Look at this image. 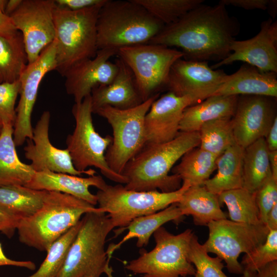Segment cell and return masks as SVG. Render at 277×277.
<instances>
[{"instance_id":"cell-1","label":"cell","mask_w":277,"mask_h":277,"mask_svg":"<svg viewBox=\"0 0 277 277\" xmlns=\"http://www.w3.org/2000/svg\"><path fill=\"white\" fill-rule=\"evenodd\" d=\"M226 7L203 3L165 25L148 44L180 48L187 60L221 61L231 54V43L240 30L238 19Z\"/></svg>"},{"instance_id":"cell-2","label":"cell","mask_w":277,"mask_h":277,"mask_svg":"<svg viewBox=\"0 0 277 277\" xmlns=\"http://www.w3.org/2000/svg\"><path fill=\"white\" fill-rule=\"evenodd\" d=\"M199 131L180 132L172 140L146 144L126 165L122 175L127 180L126 189L137 191L158 190L170 192L179 189L181 179L169 172L190 150L199 146Z\"/></svg>"},{"instance_id":"cell-3","label":"cell","mask_w":277,"mask_h":277,"mask_svg":"<svg viewBox=\"0 0 277 277\" xmlns=\"http://www.w3.org/2000/svg\"><path fill=\"white\" fill-rule=\"evenodd\" d=\"M164 26L135 0H106L97 18V49L148 44Z\"/></svg>"},{"instance_id":"cell-4","label":"cell","mask_w":277,"mask_h":277,"mask_svg":"<svg viewBox=\"0 0 277 277\" xmlns=\"http://www.w3.org/2000/svg\"><path fill=\"white\" fill-rule=\"evenodd\" d=\"M97 208L71 195L48 191L42 207L19 221L16 229L19 241L28 247L47 252L85 213Z\"/></svg>"},{"instance_id":"cell-5","label":"cell","mask_w":277,"mask_h":277,"mask_svg":"<svg viewBox=\"0 0 277 277\" xmlns=\"http://www.w3.org/2000/svg\"><path fill=\"white\" fill-rule=\"evenodd\" d=\"M70 245L58 277H113L105 245L114 227L107 213L98 208L85 213Z\"/></svg>"},{"instance_id":"cell-6","label":"cell","mask_w":277,"mask_h":277,"mask_svg":"<svg viewBox=\"0 0 277 277\" xmlns=\"http://www.w3.org/2000/svg\"><path fill=\"white\" fill-rule=\"evenodd\" d=\"M104 2L77 11L56 5L53 15L55 70L62 76L76 64L95 56L98 50L96 22Z\"/></svg>"},{"instance_id":"cell-7","label":"cell","mask_w":277,"mask_h":277,"mask_svg":"<svg viewBox=\"0 0 277 277\" xmlns=\"http://www.w3.org/2000/svg\"><path fill=\"white\" fill-rule=\"evenodd\" d=\"M72 113L75 125L72 134L66 139V149L69 152L75 168L88 176L94 175L96 171L93 166L100 169L108 179L118 184L127 182L126 177L112 171L108 165L105 153L112 142L111 136H102L95 130L92 121L91 94L86 96L82 102L75 103Z\"/></svg>"},{"instance_id":"cell-8","label":"cell","mask_w":277,"mask_h":277,"mask_svg":"<svg viewBox=\"0 0 277 277\" xmlns=\"http://www.w3.org/2000/svg\"><path fill=\"white\" fill-rule=\"evenodd\" d=\"M190 187L187 182H183L179 189L163 192L133 191L126 189L121 184H106L95 195L98 209L107 214L114 228H118L115 231L116 237L135 219L157 212L179 202Z\"/></svg>"},{"instance_id":"cell-9","label":"cell","mask_w":277,"mask_h":277,"mask_svg":"<svg viewBox=\"0 0 277 277\" xmlns=\"http://www.w3.org/2000/svg\"><path fill=\"white\" fill-rule=\"evenodd\" d=\"M160 96L156 94L139 105L127 109L105 106L93 113L105 118L111 125L112 142L105 153L110 169L122 175L127 164L146 143L145 117L152 103Z\"/></svg>"},{"instance_id":"cell-10","label":"cell","mask_w":277,"mask_h":277,"mask_svg":"<svg viewBox=\"0 0 277 277\" xmlns=\"http://www.w3.org/2000/svg\"><path fill=\"white\" fill-rule=\"evenodd\" d=\"M153 234L154 248L142 251L126 268L142 277H194L195 269L188 258L193 231L187 229L175 235L162 226Z\"/></svg>"},{"instance_id":"cell-11","label":"cell","mask_w":277,"mask_h":277,"mask_svg":"<svg viewBox=\"0 0 277 277\" xmlns=\"http://www.w3.org/2000/svg\"><path fill=\"white\" fill-rule=\"evenodd\" d=\"M117 55L132 71L143 102L165 88L172 65L184 55L175 48L152 44L121 48Z\"/></svg>"},{"instance_id":"cell-12","label":"cell","mask_w":277,"mask_h":277,"mask_svg":"<svg viewBox=\"0 0 277 277\" xmlns=\"http://www.w3.org/2000/svg\"><path fill=\"white\" fill-rule=\"evenodd\" d=\"M207 226L209 236L203 246L226 264L229 272L242 274L238 261L242 253L248 254L266 240L269 230L266 225L238 223L227 219L212 221Z\"/></svg>"},{"instance_id":"cell-13","label":"cell","mask_w":277,"mask_h":277,"mask_svg":"<svg viewBox=\"0 0 277 277\" xmlns=\"http://www.w3.org/2000/svg\"><path fill=\"white\" fill-rule=\"evenodd\" d=\"M54 0H22L10 16L23 36L28 64L55 39Z\"/></svg>"},{"instance_id":"cell-14","label":"cell","mask_w":277,"mask_h":277,"mask_svg":"<svg viewBox=\"0 0 277 277\" xmlns=\"http://www.w3.org/2000/svg\"><path fill=\"white\" fill-rule=\"evenodd\" d=\"M56 52L54 39L43 50L35 61L28 64L21 75L20 97L16 107V116L13 134L16 147L21 146L27 139L32 138V110L42 79L49 72L55 70Z\"/></svg>"},{"instance_id":"cell-15","label":"cell","mask_w":277,"mask_h":277,"mask_svg":"<svg viewBox=\"0 0 277 277\" xmlns=\"http://www.w3.org/2000/svg\"><path fill=\"white\" fill-rule=\"evenodd\" d=\"M228 74L213 69L208 62L181 58L172 65L165 88L180 96H188L193 105L213 95Z\"/></svg>"},{"instance_id":"cell-16","label":"cell","mask_w":277,"mask_h":277,"mask_svg":"<svg viewBox=\"0 0 277 277\" xmlns=\"http://www.w3.org/2000/svg\"><path fill=\"white\" fill-rule=\"evenodd\" d=\"M276 97L261 95H239L231 118L236 144L245 148L258 140L266 137L276 117Z\"/></svg>"},{"instance_id":"cell-17","label":"cell","mask_w":277,"mask_h":277,"mask_svg":"<svg viewBox=\"0 0 277 277\" xmlns=\"http://www.w3.org/2000/svg\"><path fill=\"white\" fill-rule=\"evenodd\" d=\"M231 54L210 67L221 66L241 61L263 72L277 73V22L269 18L261 23L259 32L244 41L234 39L230 46Z\"/></svg>"},{"instance_id":"cell-18","label":"cell","mask_w":277,"mask_h":277,"mask_svg":"<svg viewBox=\"0 0 277 277\" xmlns=\"http://www.w3.org/2000/svg\"><path fill=\"white\" fill-rule=\"evenodd\" d=\"M117 52L112 49L98 50L94 57L82 61L65 72L63 76L66 90L73 96L75 103L82 102L94 88L112 82L118 67L109 60Z\"/></svg>"},{"instance_id":"cell-19","label":"cell","mask_w":277,"mask_h":277,"mask_svg":"<svg viewBox=\"0 0 277 277\" xmlns=\"http://www.w3.org/2000/svg\"><path fill=\"white\" fill-rule=\"evenodd\" d=\"M50 120L49 111H44L33 128L32 139L26 140L25 156L31 162L32 168L35 172L47 170L80 176L87 175L75 168L67 149H58L51 144L49 137Z\"/></svg>"},{"instance_id":"cell-20","label":"cell","mask_w":277,"mask_h":277,"mask_svg":"<svg viewBox=\"0 0 277 277\" xmlns=\"http://www.w3.org/2000/svg\"><path fill=\"white\" fill-rule=\"evenodd\" d=\"M188 96H180L168 91L152 104L144 121L146 144L166 143L180 132V124L186 108L193 105Z\"/></svg>"},{"instance_id":"cell-21","label":"cell","mask_w":277,"mask_h":277,"mask_svg":"<svg viewBox=\"0 0 277 277\" xmlns=\"http://www.w3.org/2000/svg\"><path fill=\"white\" fill-rule=\"evenodd\" d=\"M115 63L118 70L112 82L108 85L96 87L91 91L93 113L98 108L105 106L127 109L143 102L130 68L119 57L115 60Z\"/></svg>"},{"instance_id":"cell-22","label":"cell","mask_w":277,"mask_h":277,"mask_svg":"<svg viewBox=\"0 0 277 277\" xmlns=\"http://www.w3.org/2000/svg\"><path fill=\"white\" fill-rule=\"evenodd\" d=\"M107 184L100 175L86 177L49 170L36 172L26 187L36 190L56 191L71 195L87 202L95 206L97 205L95 194L89 190L94 186L102 189Z\"/></svg>"},{"instance_id":"cell-23","label":"cell","mask_w":277,"mask_h":277,"mask_svg":"<svg viewBox=\"0 0 277 277\" xmlns=\"http://www.w3.org/2000/svg\"><path fill=\"white\" fill-rule=\"evenodd\" d=\"M244 95L276 97L277 73L263 72L245 63L234 73L227 75L213 95Z\"/></svg>"},{"instance_id":"cell-24","label":"cell","mask_w":277,"mask_h":277,"mask_svg":"<svg viewBox=\"0 0 277 277\" xmlns=\"http://www.w3.org/2000/svg\"><path fill=\"white\" fill-rule=\"evenodd\" d=\"M239 95H212L186 108L180 124V132H197L204 123L215 120L232 118Z\"/></svg>"},{"instance_id":"cell-25","label":"cell","mask_w":277,"mask_h":277,"mask_svg":"<svg viewBox=\"0 0 277 277\" xmlns=\"http://www.w3.org/2000/svg\"><path fill=\"white\" fill-rule=\"evenodd\" d=\"M177 203L182 214L191 215L196 225L207 226L211 222L227 219L218 195L204 185L190 187Z\"/></svg>"},{"instance_id":"cell-26","label":"cell","mask_w":277,"mask_h":277,"mask_svg":"<svg viewBox=\"0 0 277 277\" xmlns=\"http://www.w3.org/2000/svg\"><path fill=\"white\" fill-rule=\"evenodd\" d=\"M184 216L177 203H175L157 212L135 219L121 230V233L125 230H128L123 239L117 244H111L108 247L106 253L108 258L110 259L115 250L132 239H137L136 246L138 248L147 246L151 236L163 224L170 221L178 224L184 220Z\"/></svg>"},{"instance_id":"cell-27","label":"cell","mask_w":277,"mask_h":277,"mask_svg":"<svg viewBox=\"0 0 277 277\" xmlns=\"http://www.w3.org/2000/svg\"><path fill=\"white\" fill-rule=\"evenodd\" d=\"M13 127L3 126L0 135V187L26 186L35 172L17 156L13 137Z\"/></svg>"},{"instance_id":"cell-28","label":"cell","mask_w":277,"mask_h":277,"mask_svg":"<svg viewBox=\"0 0 277 277\" xmlns=\"http://www.w3.org/2000/svg\"><path fill=\"white\" fill-rule=\"evenodd\" d=\"M244 148L236 144L226 149L216 161V174L204 186L210 192L221 193L242 188Z\"/></svg>"},{"instance_id":"cell-29","label":"cell","mask_w":277,"mask_h":277,"mask_svg":"<svg viewBox=\"0 0 277 277\" xmlns=\"http://www.w3.org/2000/svg\"><path fill=\"white\" fill-rule=\"evenodd\" d=\"M48 191L25 186L0 187V207L19 221L29 217L42 206Z\"/></svg>"},{"instance_id":"cell-30","label":"cell","mask_w":277,"mask_h":277,"mask_svg":"<svg viewBox=\"0 0 277 277\" xmlns=\"http://www.w3.org/2000/svg\"><path fill=\"white\" fill-rule=\"evenodd\" d=\"M271 176L269 150L262 137L244 148L242 188L255 193Z\"/></svg>"},{"instance_id":"cell-31","label":"cell","mask_w":277,"mask_h":277,"mask_svg":"<svg viewBox=\"0 0 277 277\" xmlns=\"http://www.w3.org/2000/svg\"><path fill=\"white\" fill-rule=\"evenodd\" d=\"M217 157L200 147H195L181 157L180 163L172 168V172L190 187L203 186L216 169Z\"/></svg>"},{"instance_id":"cell-32","label":"cell","mask_w":277,"mask_h":277,"mask_svg":"<svg viewBox=\"0 0 277 277\" xmlns=\"http://www.w3.org/2000/svg\"><path fill=\"white\" fill-rule=\"evenodd\" d=\"M28 64L22 33L0 36V84L18 81Z\"/></svg>"},{"instance_id":"cell-33","label":"cell","mask_w":277,"mask_h":277,"mask_svg":"<svg viewBox=\"0 0 277 277\" xmlns=\"http://www.w3.org/2000/svg\"><path fill=\"white\" fill-rule=\"evenodd\" d=\"M221 206L225 204L230 220L249 224H261L255 193L243 188L223 192L218 195Z\"/></svg>"},{"instance_id":"cell-34","label":"cell","mask_w":277,"mask_h":277,"mask_svg":"<svg viewBox=\"0 0 277 277\" xmlns=\"http://www.w3.org/2000/svg\"><path fill=\"white\" fill-rule=\"evenodd\" d=\"M199 132L200 148L217 156L236 144L231 118L206 122L202 125Z\"/></svg>"},{"instance_id":"cell-35","label":"cell","mask_w":277,"mask_h":277,"mask_svg":"<svg viewBox=\"0 0 277 277\" xmlns=\"http://www.w3.org/2000/svg\"><path fill=\"white\" fill-rule=\"evenodd\" d=\"M81 225V220L56 240L47 251V255L39 268L27 277H58L65 263L69 248Z\"/></svg>"},{"instance_id":"cell-36","label":"cell","mask_w":277,"mask_h":277,"mask_svg":"<svg viewBox=\"0 0 277 277\" xmlns=\"http://www.w3.org/2000/svg\"><path fill=\"white\" fill-rule=\"evenodd\" d=\"M165 25L172 24L203 0H135Z\"/></svg>"},{"instance_id":"cell-37","label":"cell","mask_w":277,"mask_h":277,"mask_svg":"<svg viewBox=\"0 0 277 277\" xmlns=\"http://www.w3.org/2000/svg\"><path fill=\"white\" fill-rule=\"evenodd\" d=\"M188 258L195 269L194 277H228L223 271V260L218 256H210L194 233L190 241Z\"/></svg>"},{"instance_id":"cell-38","label":"cell","mask_w":277,"mask_h":277,"mask_svg":"<svg viewBox=\"0 0 277 277\" xmlns=\"http://www.w3.org/2000/svg\"><path fill=\"white\" fill-rule=\"evenodd\" d=\"M277 260V229L269 230L265 241L251 252L245 254L241 264L244 270L256 272L267 264Z\"/></svg>"},{"instance_id":"cell-39","label":"cell","mask_w":277,"mask_h":277,"mask_svg":"<svg viewBox=\"0 0 277 277\" xmlns=\"http://www.w3.org/2000/svg\"><path fill=\"white\" fill-rule=\"evenodd\" d=\"M20 89L19 79L12 83L0 84V123L3 126L14 125L16 116L15 105Z\"/></svg>"},{"instance_id":"cell-40","label":"cell","mask_w":277,"mask_h":277,"mask_svg":"<svg viewBox=\"0 0 277 277\" xmlns=\"http://www.w3.org/2000/svg\"><path fill=\"white\" fill-rule=\"evenodd\" d=\"M261 223L266 225L267 216L277 204V179L270 177L255 192Z\"/></svg>"},{"instance_id":"cell-41","label":"cell","mask_w":277,"mask_h":277,"mask_svg":"<svg viewBox=\"0 0 277 277\" xmlns=\"http://www.w3.org/2000/svg\"><path fill=\"white\" fill-rule=\"evenodd\" d=\"M269 0H221L219 3L246 10L261 9L267 10Z\"/></svg>"},{"instance_id":"cell-42","label":"cell","mask_w":277,"mask_h":277,"mask_svg":"<svg viewBox=\"0 0 277 277\" xmlns=\"http://www.w3.org/2000/svg\"><path fill=\"white\" fill-rule=\"evenodd\" d=\"M105 0H54L56 5L77 11L103 4Z\"/></svg>"},{"instance_id":"cell-43","label":"cell","mask_w":277,"mask_h":277,"mask_svg":"<svg viewBox=\"0 0 277 277\" xmlns=\"http://www.w3.org/2000/svg\"><path fill=\"white\" fill-rule=\"evenodd\" d=\"M19 221L0 207V232L11 238L16 230Z\"/></svg>"},{"instance_id":"cell-44","label":"cell","mask_w":277,"mask_h":277,"mask_svg":"<svg viewBox=\"0 0 277 277\" xmlns=\"http://www.w3.org/2000/svg\"><path fill=\"white\" fill-rule=\"evenodd\" d=\"M7 0H0V36H10L15 34L18 30L10 17L5 13Z\"/></svg>"},{"instance_id":"cell-45","label":"cell","mask_w":277,"mask_h":277,"mask_svg":"<svg viewBox=\"0 0 277 277\" xmlns=\"http://www.w3.org/2000/svg\"><path fill=\"white\" fill-rule=\"evenodd\" d=\"M4 266H16L25 268L31 270H34L36 267L35 263L31 261H17L7 257L3 252L0 243V267Z\"/></svg>"},{"instance_id":"cell-46","label":"cell","mask_w":277,"mask_h":277,"mask_svg":"<svg viewBox=\"0 0 277 277\" xmlns=\"http://www.w3.org/2000/svg\"><path fill=\"white\" fill-rule=\"evenodd\" d=\"M265 138L269 151L277 150V117H276Z\"/></svg>"},{"instance_id":"cell-47","label":"cell","mask_w":277,"mask_h":277,"mask_svg":"<svg viewBox=\"0 0 277 277\" xmlns=\"http://www.w3.org/2000/svg\"><path fill=\"white\" fill-rule=\"evenodd\" d=\"M256 277H277V260L262 267L255 273Z\"/></svg>"},{"instance_id":"cell-48","label":"cell","mask_w":277,"mask_h":277,"mask_svg":"<svg viewBox=\"0 0 277 277\" xmlns=\"http://www.w3.org/2000/svg\"><path fill=\"white\" fill-rule=\"evenodd\" d=\"M266 225L269 230L277 229V204L268 212Z\"/></svg>"},{"instance_id":"cell-49","label":"cell","mask_w":277,"mask_h":277,"mask_svg":"<svg viewBox=\"0 0 277 277\" xmlns=\"http://www.w3.org/2000/svg\"><path fill=\"white\" fill-rule=\"evenodd\" d=\"M269 161L272 175L277 179V150L269 151Z\"/></svg>"},{"instance_id":"cell-50","label":"cell","mask_w":277,"mask_h":277,"mask_svg":"<svg viewBox=\"0 0 277 277\" xmlns=\"http://www.w3.org/2000/svg\"><path fill=\"white\" fill-rule=\"evenodd\" d=\"M22 0H9L7 1L5 9V13L10 16L18 7Z\"/></svg>"},{"instance_id":"cell-51","label":"cell","mask_w":277,"mask_h":277,"mask_svg":"<svg viewBox=\"0 0 277 277\" xmlns=\"http://www.w3.org/2000/svg\"><path fill=\"white\" fill-rule=\"evenodd\" d=\"M267 11L272 19L275 17L277 12L276 0H269Z\"/></svg>"},{"instance_id":"cell-52","label":"cell","mask_w":277,"mask_h":277,"mask_svg":"<svg viewBox=\"0 0 277 277\" xmlns=\"http://www.w3.org/2000/svg\"><path fill=\"white\" fill-rule=\"evenodd\" d=\"M255 273L256 272L254 271L244 269L243 275L241 277H256Z\"/></svg>"},{"instance_id":"cell-53","label":"cell","mask_w":277,"mask_h":277,"mask_svg":"<svg viewBox=\"0 0 277 277\" xmlns=\"http://www.w3.org/2000/svg\"><path fill=\"white\" fill-rule=\"evenodd\" d=\"M2 128H3V125L0 123V135H1V133H2Z\"/></svg>"}]
</instances>
